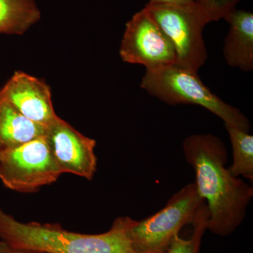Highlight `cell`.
Segmentation results:
<instances>
[{"label":"cell","mask_w":253,"mask_h":253,"mask_svg":"<svg viewBox=\"0 0 253 253\" xmlns=\"http://www.w3.org/2000/svg\"><path fill=\"white\" fill-rule=\"evenodd\" d=\"M0 93L33 122L48 126L59 118L55 113L49 85L28 73L15 72Z\"/></svg>","instance_id":"obj_9"},{"label":"cell","mask_w":253,"mask_h":253,"mask_svg":"<svg viewBox=\"0 0 253 253\" xmlns=\"http://www.w3.org/2000/svg\"><path fill=\"white\" fill-rule=\"evenodd\" d=\"M0 253H45L40 251L14 247L4 241H0Z\"/></svg>","instance_id":"obj_16"},{"label":"cell","mask_w":253,"mask_h":253,"mask_svg":"<svg viewBox=\"0 0 253 253\" xmlns=\"http://www.w3.org/2000/svg\"><path fill=\"white\" fill-rule=\"evenodd\" d=\"M61 174L46 135L0 153V180L13 191L35 192Z\"/></svg>","instance_id":"obj_6"},{"label":"cell","mask_w":253,"mask_h":253,"mask_svg":"<svg viewBox=\"0 0 253 253\" xmlns=\"http://www.w3.org/2000/svg\"><path fill=\"white\" fill-rule=\"evenodd\" d=\"M172 43L176 63L198 72L206 63L207 49L203 31L209 20L196 3H148L144 8Z\"/></svg>","instance_id":"obj_5"},{"label":"cell","mask_w":253,"mask_h":253,"mask_svg":"<svg viewBox=\"0 0 253 253\" xmlns=\"http://www.w3.org/2000/svg\"><path fill=\"white\" fill-rule=\"evenodd\" d=\"M204 204L195 182L181 188L161 211L143 220L134 221L129 237L136 252L164 253L181 228L192 224Z\"/></svg>","instance_id":"obj_4"},{"label":"cell","mask_w":253,"mask_h":253,"mask_svg":"<svg viewBox=\"0 0 253 253\" xmlns=\"http://www.w3.org/2000/svg\"><path fill=\"white\" fill-rule=\"evenodd\" d=\"M225 21L230 25L223 53L227 64L249 72L253 69V14L236 9Z\"/></svg>","instance_id":"obj_10"},{"label":"cell","mask_w":253,"mask_h":253,"mask_svg":"<svg viewBox=\"0 0 253 253\" xmlns=\"http://www.w3.org/2000/svg\"><path fill=\"white\" fill-rule=\"evenodd\" d=\"M209 212L206 203L200 210L196 219L192 223L194 231L189 239H181L176 236L169 247L163 253H200L201 240L208 230Z\"/></svg>","instance_id":"obj_14"},{"label":"cell","mask_w":253,"mask_h":253,"mask_svg":"<svg viewBox=\"0 0 253 253\" xmlns=\"http://www.w3.org/2000/svg\"><path fill=\"white\" fill-rule=\"evenodd\" d=\"M41 18L35 0H0V34L22 36Z\"/></svg>","instance_id":"obj_12"},{"label":"cell","mask_w":253,"mask_h":253,"mask_svg":"<svg viewBox=\"0 0 253 253\" xmlns=\"http://www.w3.org/2000/svg\"><path fill=\"white\" fill-rule=\"evenodd\" d=\"M241 0H194L196 5L207 16L210 23L225 20L234 12Z\"/></svg>","instance_id":"obj_15"},{"label":"cell","mask_w":253,"mask_h":253,"mask_svg":"<svg viewBox=\"0 0 253 253\" xmlns=\"http://www.w3.org/2000/svg\"><path fill=\"white\" fill-rule=\"evenodd\" d=\"M182 148L194 169L198 192L207 205L208 230L221 237L231 235L246 218L253 186L226 168V146L218 136L191 134L183 141Z\"/></svg>","instance_id":"obj_1"},{"label":"cell","mask_w":253,"mask_h":253,"mask_svg":"<svg viewBox=\"0 0 253 253\" xmlns=\"http://www.w3.org/2000/svg\"><path fill=\"white\" fill-rule=\"evenodd\" d=\"M119 52L124 62L146 69L176 63L172 43L144 9L126 23Z\"/></svg>","instance_id":"obj_7"},{"label":"cell","mask_w":253,"mask_h":253,"mask_svg":"<svg viewBox=\"0 0 253 253\" xmlns=\"http://www.w3.org/2000/svg\"><path fill=\"white\" fill-rule=\"evenodd\" d=\"M47 126L33 122L0 93V153L46 135Z\"/></svg>","instance_id":"obj_11"},{"label":"cell","mask_w":253,"mask_h":253,"mask_svg":"<svg viewBox=\"0 0 253 253\" xmlns=\"http://www.w3.org/2000/svg\"><path fill=\"white\" fill-rule=\"evenodd\" d=\"M141 86L166 104L199 105L221 118L224 124L247 132L251 129V123L244 113L212 93L198 72L176 63L146 69Z\"/></svg>","instance_id":"obj_3"},{"label":"cell","mask_w":253,"mask_h":253,"mask_svg":"<svg viewBox=\"0 0 253 253\" xmlns=\"http://www.w3.org/2000/svg\"><path fill=\"white\" fill-rule=\"evenodd\" d=\"M230 138L233 162L229 172L236 177L253 180V136L231 125L224 124Z\"/></svg>","instance_id":"obj_13"},{"label":"cell","mask_w":253,"mask_h":253,"mask_svg":"<svg viewBox=\"0 0 253 253\" xmlns=\"http://www.w3.org/2000/svg\"><path fill=\"white\" fill-rule=\"evenodd\" d=\"M134 221L118 217L106 232L83 234L54 224L22 223L0 208V238L14 247L45 253H137L129 237Z\"/></svg>","instance_id":"obj_2"},{"label":"cell","mask_w":253,"mask_h":253,"mask_svg":"<svg viewBox=\"0 0 253 253\" xmlns=\"http://www.w3.org/2000/svg\"><path fill=\"white\" fill-rule=\"evenodd\" d=\"M194 0H149L151 4H187L194 2Z\"/></svg>","instance_id":"obj_17"},{"label":"cell","mask_w":253,"mask_h":253,"mask_svg":"<svg viewBox=\"0 0 253 253\" xmlns=\"http://www.w3.org/2000/svg\"><path fill=\"white\" fill-rule=\"evenodd\" d=\"M46 137L61 172L93 179L97 166L94 139L83 135L59 117L47 126Z\"/></svg>","instance_id":"obj_8"}]
</instances>
